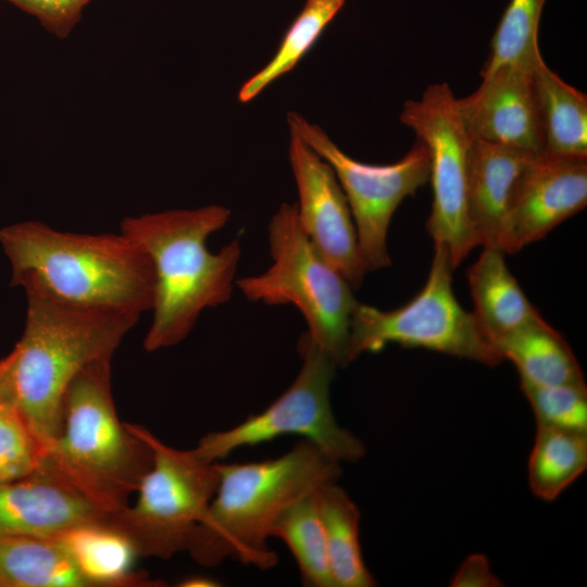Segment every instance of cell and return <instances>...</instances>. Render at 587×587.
Instances as JSON below:
<instances>
[{"label":"cell","mask_w":587,"mask_h":587,"mask_svg":"<svg viewBox=\"0 0 587 587\" xmlns=\"http://www.w3.org/2000/svg\"><path fill=\"white\" fill-rule=\"evenodd\" d=\"M587 467V433L537 426L528 460V483L533 494L557 499Z\"/></svg>","instance_id":"cell-24"},{"label":"cell","mask_w":587,"mask_h":587,"mask_svg":"<svg viewBox=\"0 0 587 587\" xmlns=\"http://www.w3.org/2000/svg\"><path fill=\"white\" fill-rule=\"evenodd\" d=\"M230 211L211 204L125 216L120 230L147 253L154 274L152 321L143 349L154 352L184 341L201 313L226 303L236 285L241 248L234 239L217 252L209 237L223 228Z\"/></svg>","instance_id":"cell-2"},{"label":"cell","mask_w":587,"mask_h":587,"mask_svg":"<svg viewBox=\"0 0 587 587\" xmlns=\"http://www.w3.org/2000/svg\"><path fill=\"white\" fill-rule=\"evenodd\" d=\"M292 135L312 148L333 168L348 200L366 272L390 265L387 233L392 215L408 196L429 178V153L416 138L410 151L391 164L359 162L340 150L326 133L297 113H289Z\"/></svg>","instance_id":"cell-10"},{"label":"cell","mask_w":587,"mask_h":587,"mask_svg":"<svg viewBox=\"0 0 587 587\" xmlns=\"http://www.w3.org/2000/svg\"><path fill=\"white\" fill-rule=\"evenodd\" d=\"M111 360L89 364L71 382L63 399L60 434L43 457L109 516L128 504L153 461L148 442L118 419Z\"/></svg>","instance_id":"cell-5"},{"label":"cell","mask_w":587,"mask_h":587,"mask_svg":"<svg viewBox=\"0 0 587 587\" xmlns=\"http://www.w3.org/2000/svg\"><path fill=\"white\" fill-rule=\"evenodd\" d=\"M435 252L422 290L405 304L389 311L358 302L351 320L348 362L389 344L424 348L445 354L497 365L502 359L479 327L473 312L457 300L454 270L448 249L434 243Z\"/></svg>","instance_id":"cell-7"},{"label":"cell","mask_w":587,"mask_h":587,"mask_svg":"<svg viewBox=\"0 0 587 587\" xmlns=\"http://www.w3.org/2000/svg\"><path fill=\"white\" fill-rule=\"evenodd\" d=\"M216 582L207 577H191L183 580L179 586L185 587H205V586H216Z\"/></svg>","instance_id":"cell-31"},{"label":"cell","mask_w":587,"mask_h":587,"mask_svg":"<svg viewBox=\"0 0 587 587\" xmlns=\"http://www.w3.org/2000/svg\"><path fill=\"white\" fill-rule=\"evenodd\" d=\"M13 361V351L0 359V482L32 474L46 454L17 408Z\"/></svg>","instance_id":"cell-26"},{"label":"cell","mask_w":587,"mask_h":587,"mask_svg":"<svg viewBox=\"0 0 587 587\" xmlns=\"http://www.w3.org/2000/svg\"><path fill=\"white\" fill-rule=\"evenodd\" d=\"M521 379L544 386H585L583 371L566 340L542 317L509 335L496 346Z\"/></svg>","instance_id":"cell-20"},{"label":"cell","mask_w":587,"mask_h":587,"mask_svg":"<svg viewBox=\"0 0 587 587\" xmlns=\"http://www.w3.org/2000/svg\"><path fill=\"white\" fill-rule=\"evenodd\" d=\"M587 203V157L539 152L514 189L499 247L514 253L544 238Z\"/></svg>","instance_id":"cell-13"},{"label":"cell","mask_w":587,"mask_h":587,"mask_svg":"<svg viewBox=\"0 0 587 587\" xmlns=\"http://www.w3.org/2000/svg\"><path fill=\"white\" fill-rule=\"evenodd\" d=\"M289 161L297 183V214L303 232L353 289L365 276L355 225L346 195L330 165L291 134Z\"/></svg>","instance_id":"cell-12"},{"label":"cell","mask_w":587,"mask_h":587,"mask_svg":"<svg viewBox=\"0 0 587 587\" xmlns=\"http://www.w3.org/2000/svg\"><path fill=\"white\" fill-rule=\"evenodd\" d=\"M467 279L473 314L495 348L509 335L541 317L511 274L499 247H483L479 258L467 270Z\"/></svg>","instance_id":"cell-17"},{"label":"cell","mask_w":587,"mask_h":587,"mask_svg":"<svg viewBox=\"0 0 587 587\" xmlns=\"http://www.w3.org/2000/svg\"><path fill=\"white\" fill-rule=\"evenodd\" d=\"M35 16L54 36L66 38L90 0H3Z\"/></svg>","instance_id":"cell-29"},{"label":"cell","mask_w":587,"mask_h":587,"mask_svg":"<svg viewBox=\"0 0 587 587\" xmlns=\"http://www.w3.org/2000/svg\"><path fill=\"white\" fill-rule=\"evenodd\" d=\"M90 587L161 586L133 571L137 557L130 542L107 523L75 526L57 537Z\"/></svg>","instance_id":"cell-18"},{"label":"cell","mask_w":587,"mask_h":587,"mask_svg":"<svg viewBox=\"0 0 587 587\" xmlns=\"http://www.w3.org/2000/svg\"><path fill=\"white\" fill-rule=\"evenodd\" d=\"M302 365L291 385L263 411L240 424L203 436L193 448L207 463L233 451L286 435L304 438L338 463L355 462L365 453L363 442L338 425L330 404L336 365L302 335L298 345Z\"/></svg>","instance_id":"cell-9"},{"label":"cell","mask_w":587,"mask_h":587,"mask_svg":"<svg viewBox=\"0 0 587 587\" xmlns=\"http://www.w3.org/2000/svg\"><path fill=\"white\" fill-rule=\"evenodd\" d=\"M108 519L43 459L32 474L0 482V535L58 537Z\"/></svg>","instance_id":"cell-15"},{"label":"cell","mask_w":587,"mask_h":587,"mask_svg":"<svg viewBox=\"0 0 587 587\" xmlns=\"http://www.w3.org/2000/svg\"><path fill=\"white\" fill-rule=\"evenodd\" d=\"M344 3L345 0H308L286 32L271 61L241 86L239 100L241 102L252 100L272 82L292 70Z\"/></svg>","instance_id":"cell-25"},{"label":"cell","mask_w":587,"mask_h":587,"mask_svg":"<svg viewBox=\"0 0 587 587\" xmlns=\"http://www.w3.org/2000/svg\"><path fill=\"white\" fill-rule=\"evenodd\" d=\"M220 482L186 550L202 566L225 559L262 570L277 564L267 539L279 513L301 496L337 482L340 463L302 440L285 454L262 461L216 462Z\"/></svg>","instance_id":"cell-3"},{"label":"cell","mask_w":587,"mask_h":587,"mask_svg":"<svg viewBox=\"0 0 587 587\" xmlns=\"http://www.w3.org/2000/svg\"><path fill=\"white\" fill-rule=\"evenodd\" d=\"M150 446L153 461L137 489V500L109 516L137 557L170 559L186 550L218 486L216 462L200 460L193 450L173 448L149 429L130 424Z\"/></svg>","instance_id":"cell-8"},{"label":"cell","mask_w":587,"mask_h":587,"mask_svg":"<svg viewBox=\"0 0 587 587\" xmlns=\"http://www.w3.org/2000/svg\"><path fill=\"white\" fill-rule=\"evenodd\" d=\"M316 489L301 496L279 513L272 525L271 537H277L287 545L297 561L303 585L334 587Z\"/></svg>","instance_id":"cell-23"},{"label":"cell","mask_w":587,"mask_h":587,"mask_svg":"<svg viewBox=\"0 0 587 587\" xmlns=\"http://www.w3.org/2000/svg\"><path fill=\"white\" fill-rule=\"evenodd\" d=\"M450 586L453 587H498L502 582L491 572L488 560L483 554H471L461 564Z\"/></svg>","instance_id":"cell-30"},{"label":"cell","mask_w":587,"mask_h":587,"mask_svg":"<svg viewBox=\"0 0 587 587\" xmlns=\"http://www.w3.org/2000/svg\"><path fill=\"white\" fill-rule=\"evenodd\" d=\"M535 154L472 138L467 158L466 216L476 246L499 247L514 189Z\"/></svg>","instance_id":"cell-16"},{"label":"cell","mask_w":587,"mask_h":587,"mask_svg":"<svg viewBox=\"0 0 587 587\" xmlns=\"http://www.w3.org/2000/svg\"><path fill=\"white\" fill-rule=\"evenodd\" d=\"M11 285L28 277L71 303L141 315L152 308L154 274L145 250L122 233L55 229L39 221L0 228Z\"/></svg>","instance_id":"cell-4"},{"label":"cell","mask_w":587,"mask_h":587,"mask_svg":"<svg viewBox=\"0 0 587 587\" xmlns=\"http://www.w3.org/2000/svg\"><path fill=\"white\" fill-rule=\"evenodd\" d=\"M0 587H90L57 537L0 535Z\"/></svg>","instance_id":"cell-21"},{"label":"cell","mask_w":587,"mask_h":587,"mask_svg":"<svg viewBox=\"0 0 587 587\" xmlns=\"http://www.w3.org/2000/svg\"><path fill=\"white\" fill-rule=\"evenodd\" d=\"M546 0H511L490 45V53L480 76L502 66L533 71L542 60L538 45V29Z\"/></svg>","instance_id":"cell-27"},{"label":"cell","mask_w":587,"mask_h":587,"mask_svg":"<svg viewBox=\"0 0 587 587\" xmlns=\"http://www.w3.org/2000/svg\"><path fill=\"white\" fill-rule=\"evenodd\" d=\"M542 151L587 157V97L566 84L541 60L532 72Z\"/></svg>","instance_id":"cell-19"},{"label":"cell","mask_w":587,"mask_h":587,"mask_svg":"<svg viewBox=\"0 0 587 587\" xmlns=\"http://www.w3.org/2000/svg\"><path fill=\"white\" fill-rule=\"evenodd\" d=\"M400 121L413 129L429 153L433 190L426 229L444 245L455 268L476 247L466 216L467 158L472 138L458 99L447 83L429 85L419 100H408Z\"/></svg>","instance_id":"cell-11"},{"label":"cell","mask_w":587,"mask_h":587,"mask_svg":"<svg viewBox=\"0 0 587 587\" xmlns=\"http://www.w3.org/2000/svg\"><path fill=\"white\" fill-rule=\"evenodd\" d=\"M521 388L536 416L537 426L587 433V388L544 386L521 379Z\"/></svg>","instance_id":"cell-28"},{"label":"cell","mask_w":587,"mask_h":587,"mask_svg":"<svg viewBox=\"0 0 587 587\" xmlns=\"http://www.w3.org/2000/svg\"><path fill=\"white\" fill-rule=\"evenodd\" d=\"M532 72L502 66L483 76L480 86L458 99L471 138L539 153L542 135Z\"/></svg>","instance_id":"cell-14"},{"label":"cell","mask_w":587,"mask_h":587,"mask_svg":"<svg viewBox=\"0 0 587 587\" xmlns=\"http://www.w3.org/2000/svg\"><path fill=\"white\" fill-rule=\"evenodd\" d=\"M272 265L236 280L252 302L292 304L303 315L308 340L336 366L348 364L353 288L316 251L300 226L297 204L283 203L268 226Z\"/></svg>","instance_id":"cell-6"},{"label":"cell","mask_w":587,"mask_h":587,"mask_svg":"<svg viewBox=\"0 0 587 587\" xmlns=\"http://www.w3.org/2000/svg\"><path fill=\"white\" fill-rule=\"evenodd\" d=\"M334 587H373L359 540L360 511L347 492L326 483L316 489Z\"/></svg>","instance_id":"cell-22"},{"label":"cell","mask_w":587,"mask_h":587,"mask_svg":"<svg viewBox=\"0 0 587 587\" xmlns=\"http://www.w3.org/2000/svg\"><path fill=\"white\" fill-rule=\"evenodd\" d=\"M15 286L27 301L24 330L12 350L15 401L47 452L60 434L71 382L89 364L112 359L140 315L71 303L28 277Z\"/></svg>","instance_id":"cell-1"}]
</instances>
